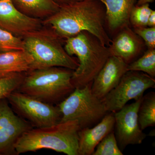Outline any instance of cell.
<instances>
[{
    "mask_svg": "<svg viewBox=\"0 0 155 155\" xmlns=\"http://www.w3.org/2000/svg\"><path fill=\"white\" fill-rule=\"evenodd\" d=\"M61 38L86 31L109 47L112 39L106 30V10L99 0H82L60 6L55 14L42 20Z\"/></svg>",
    "mask_w": 155,
    "mask_h": 155,
    "instance_id": "6da1fadb",
    "label": "cell"
},
{
    "mask_svg": "<svg viewBox=\"0 0 155 155\" xmlns=\"http://www.w3.org/2000/svg\"><path fill=\"white\" fill-rule=\"evenodd\" d=\"M76 120L60 122L49 127L32 128L23 134L15 145L17 155L48 149L67 155H78V132Z\"/></svg>",
    "mask_w": 155,
    "mask_h": 155,
    "instance_id": "7a4b0ae2",
    "label": "cell"
},
{
    "mask_svg": "<svg viewBox=\"0 0 155 155\" xmlns=\"http://www.w3.org/2000/svg\"><path fill=\"white\" fill-rule=\"evenodd\" d=\"M73 70L52 67L26 72L17 91L50 104H59L75 88Z\"/></svg>",
    "mask_w": 155,
    "mask_h": 155,
    "instance_id": "3957f363",
    "label": "cell"
},
{
    "mask_svg": "<svg viewBox=\"0 0 155 155\" xmlns=\"http://www.w3.org/2000/svg\"><path fill=\"white\" fill-rule=\"evenodd\" d=\"M64 49L69 55L77 57L79 66L73 71L72 83L75 88L91 83L110 57L108 47L87 31L66 39Z\"/></svg>",
    "mask_w": 155,
    "mask_h": 155,
    "instance_id": "277c9868",
    "label": "cell"
},
{
    "mask_svg": "<svg viewBox=\"0 0 155 155\" xmlns=\"http://www.w3.org/2000/svg\"><path fill=\"white\" fill-rule=\"evenodd\" d=\"M25 49L31 56L30 70L59 67L75 70L79 63L63 47L61 38L52 29L41 28L22 38Z\"/></svg>",
    "mask_w": 155,
    "mask_h": 155,
    "instance_id": "5b68a950",
    "label": "cell"
},
{
    "mask_svg": "<svg viewBox=\"0 0 155 155\" xmlns=\"http://www.w3.org/2000/svg\"><path fill=\"white\" fill-rule=\"evenodd\" d=\"M92 82L76 87L57 105L62 115L61 122L76 120L81 129L96 125L107 114L102 100L93 93Z\"/></svg>",
    "mask_w": 155,
    "mask_h": 155,
    "instance_id": "8992f818",
    "label": "cell"
},
{
    "mask_svg": "<svg viewBox=\"0 0 155 155\" xmlns=\"http://www.w3.org/2000/svg\"><path fill=\"white\" fill-rule=\"evenodd\" d=\"M7 99L14 112L32 127H49L61 122L62 115L57 105L43 102L17 91Z\"/></svg>",
    "mask_w": 155,
    "mask_h": 155,
    "instance_id": "52a82bcc",
    "label": "cell"
},
{
    "mask_svg": "<svg viewBox=\"0 0 155 155\" xmlns=\"http://www.w3.org/2000/svg\"><path fill=\"white\" fill-rule=\"evenodd\" d=\"M155 86L154 78L143 72L127 71L118 85L102 100L108 113H115L130 100L136 101L143 96L146 91Z\"/></svg>",
    "mask_w": 155,
    "mask_h": 155,
    "instance_id": "ba28073f",
    "label": "cell"
},
{
    "mask_svg": "<svg viewBox=\"0 0 155 155\" xmlns=\"http://www.w3.org/2000/svg\"><path fill=\"white\" fill-rule=\"evenodd\" d=\"M143 97L114 113V134L122 151L129 145L141 144L146 137V134L140 127L137 116Z\"/></svg>",
    "mask_w": 155,
    "mask_h": 155,
    "instance_id": "9c48e42d",
    "label": "cell"
},
{
    "mask_svg": "<svg viewBox=\"0 0 155 155\" xmlns=\"http://www.w3.org/2000/svg\"><path fill=\"white\" fill-rule=\"evenodd\" d=\"M19 117L7 99L0 101V155H17L15 145L23 133L32 128Z\"/></svg>",
    "mask_w": 155,
    "mask_h": 155,
    "instance_id": "30bf717a",
    "label": "cell"
},
{
    "mask_svg": "<svg viewBox=\"0 0 155 155\" xmlns=\"http://www.w3.org/2000/svg\"><path fill=\"white\" fill-rule=\"evenodd\" d=\"M42 20L26 16L19 11L12 0H0V28L22 37L42 28Z\"/></svg>",
    "mask_w": 155,
    "mask_h": 155,
    "instance_id": "8fae6325",
    "label": "cell"
},
{
    "mask_svg": "<svg viewBox=\"0 0 155 155\" xmlns=\"http://www.w3.org/2000/svg\"><path fill=\"white\" fill-rule=\"evenodd\" d=\"M127 67L121 58L110 56L92 82L93 93L102 100L118 85L127 72Z\"/></svg>",
    "mask_w": 155,
    "mask_h": 155,
    "instance_id": "7c38bea8",
    "label": "cell"
},
{
    "mask_svg": "<svg viewBox=\"0 0 155 155\" xmlns=\"http://www.w3.org/2000/svg\"><path fill=\"white\" fill-rule=\"evenodd\" d=\"M144 45L142 39L127 26L116 34L108 48L110 56L121 58L128 65L141 54Z\"/></svg>",
    "mask_w": 155,
    "mask_h": 155,
    "instance_id": "4fadbf2b",
    "label": "cell"
},
{
    "mask_svg": "<svg viewBox=\"0 0 155 155\" xmlns=\"http://www.w3.org/2000/svg\"><path fill=\"white\" fill-rule=\"evenodd\" d=\"M114 113H108L99 122L78 132V155H92L100 142L114 130Z\"/></svg>",
    "mask_w": 155,
    "mask_h": 155,
    "instance_id": "5bb4252c",
    "label": "cell"
},
{
    "mask_svg": "<svg viewBox=\"0 0 155 155\" xmlns=\"http://www.w3.org/2000/svg\"><path fill=\"white\" fill-rule=\"evenodd\" d=\"M106 10V26L111 34L130 25L131 11L137 0H99Z\"/></svg>",
    "mask_w": 155,
    "mask_h": 155,
    "instance_id": "9a60e30c",
    "label": "cell"
},
{
    "mask_svg": "<svg viewBox=\"0 0 155 155\" xmlns=\"http://www.w3.org/2000/svg\"><path fill=\"white\" fill-rule=\"evenodd\" d=\"M33 58L25 50L0 53V78L30 71Z\"/></svg>",
    "mask_w": 155,
    "mask_h": 155,
    "instance_id": "2e32d148",
    "label": "cell"
},
{
    "mask_svg": "<svg viewBox=\"0 0 155 155\" xmlns=\"http://www.w3.org/2000/svg\"><path fill=\"white\" fill-rule=\"evenodd\" d=\"M19 11L26 16L45 19L57 12L60 5L53 0H12Z\"/></svg>",
    "mask_w": 155,
    "mask_h": 155,
    "instance_id": "e0dca14e",
    "label": "cell"
},
{
    "mask_svg": "<svg viewBox=\"0 0 155 155\" xmlns=\"http://www.w3.org/2000/svg\"><path fill=\"white\" fill-rule=\"evenodd\" d=\"M138 121L142 130L155 125V92L152 91L143 96L139 107Z\"/></svg>",
    "mask_w": 155,
    "mask_h": 155,
    "instance_id": "ac0fdd59",
    "label": "cell"
},
{
    "mask_svg": "<svg viewBox=\"0 0 155 155\" xmlns=\"http://www.w3.org/2000/svg\"><path fill=\"white\" fill-rule=\"evenodd\" d=\"M127 71H138L155 77V49H148L140 58L128 64Z\"/></svg>",
    "mask_w": 155,
    "mask_h": 155,
    "instance_id": "d6986e66",
    "label": "cell"
},
{
    "mask_svg": "<svg viewBox=\"0 0 155 155\" xmlns=\"http://www.w3.org/2000/svg\"><path fill=\"white\" fill-rule=\"evenodd\" d=\"M25 50L21 38L0 28V53Z\"/></svg>",
    "mask_w": 155,
    "mask_h": 155,
    "instance_id": "ffe728a7",
    "label": "cell"
},
{
    "mask_svg": "<svg viewBox=\"0 0 155 155\" xmlns=\"http://www.w3.org/2000/svg\"><path fill=\"white\" fill-rule=\"evenodd\" d=\"M153 11L149 4L141 5H136L130 13L129 21L134 28L148 27V21L150 14Z\"/></svg>",
    "mask_w": 155,
    "mask_h": 155,
    "instance_id": "44dd1931",
    "label": "cell"
},
{
    "mask_svg": "<svg viewBox=\"0 0 155 155\" xmlns=\"http://www.w3.org/2000/svg\"><path fill=\"white\" fill-rule=\"evenodd\" d=\"M92 155H123L119 148L114 130L106 136L97 145Z\"/></svg>",
    "mask_w": 155,
    "mask_h": 155,
    "instance_id": "7402d4cb",
    "label": "cell"
},
{
    "mask_svg": "<svg viewBox=\"0 0 155 155\" xmlns=\"http://www.w3.org/2000/svg\"><path fill=\"white\" fill-rule=\"evenodd\" d=\"M24 76L23 73H18L0 78V101L7 99L12 92L17 90Z\"/></svg>",
    "mask_w": 155,
    "mask_h": 155,
    "instance_id": "603a6c76",
    "label": "cell"
},
{
    "mask_svg": "<svg viewBox=\"0 0 155 155\" xmlns=\"http://www.w3.org/2000/svg\"><path fill=\"white\" fill-rule=\"evenodd\" d=\"M134 31L142 39L148 49H155V27L134 28Z\"/></svg>",
    "mask_w": 155,
    "mask_h": 155,
    "instance_id": "cb8c5ba5",
    "label": "cell"
},
{
    "mask_svg": "<svg viewBox=\"0 0 155 155\" xmlns=\"http://www.w3.org/2000/svg\"><path fill=\"white\" fill-rule=\"evenodd\" d=\"M148 27H155V11L153 10L150 14L148 21Z\"/></svg>",
    "mask_w": 155,
    "mask_h": 155,
    "instance_id": "d4e9b609",
    "label": "cell"
},
{
    "mask_svg": "<svg viewBox=\"0 0 155 155\" xmlns=\"http://www.w3.org/2000/svg\"><path fill=\"white\" fill-rule=\"evenodd\" d=\"M53 1L58 4L59 5L61 6L79 2L82 0H53Z\"/></svg>",
    "mask_w": 155,
    "mask_h": 155,
    "instance_id": "484cf974",
    "label": "cell"
},
{
    "mask_svg": "<svg viewBox=\"0 0 155 155\" xmlns=\"http://www.w3.org/2000/svg\"><path fill=\"white\" fill-rule=\"evenodd\" d=\"M154 0H137L136 5H141L146 4H150L152 3Z\"/></svg>",
    "mask_w": 155,
    "mask_h": 155,
    "instance_id": "4316f807",
    "label": "cell"
}]
</instances>
